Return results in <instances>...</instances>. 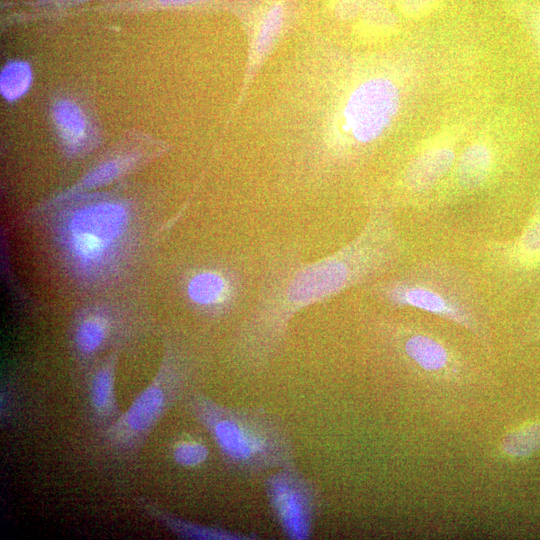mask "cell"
Masks as SVG:
<instances>
[{
	"label": "cell",
	"instance_id": "30bf717a",
	"mask_svg": "<svg viewBox=\"0 0 540 540\" xmlns=\"http://www.w3.org/2000/svg\"><path fill=\"white\" fill-rule=\"evenodd\" d=\"M116 363L113 353L93 370L87 382L88 410L92 421L103 430L122 413L116 396Z\"/></svg>",
	"mask_w": 540,
	"mask_h": 540
},
{
	"label": "cell",
	"instance_id": "2e32d148",
	"mask_svg": "<svg viewBox=\"0 0 540 540\" xmlns=\"http://www.w3.org/2000/svg\"><path fill=\"white\" fill-rule=\"evenodd\" d=\"M491 165L492 155L487 146L479 143L469 146L457 163L459 184L465 189L480 187L487 180Z\"/></svg>",
	"mask_w": 540,
	"mask_h": 540
},
{
	"label": "cell",
	"instance_id": "ffe728a7",
	"mask_svg": "<svg viewBox=\"0 0 540 540\" xmlns=\"http://www.w3.org/2000/svg\"><path fill=\"white\" fill-rule=\"evenodd\" d=\"M132 163V157H118L106 160L93 167L81 179L79 188L94 189L107 185L120 177Z\"/></svg>",
	"mask_w": 540,
	"mask_h": 540
},
{
	"label": "cell",
	"instance_id": "8fae6325",
	"mask_svg": "<svg viewBox=\"0 0 540 540\" xmlns=\"http://www.w3.org/2000/svg\"><path fill=\"white\" fill-rule=\"evenodd\" d=\"M454 159L455 154L448 147L431 148L420 153L405 171L407 188L416 193L430 190L451 169Z\"/></svg>",
	"mask_w": 540,
	"mask_h": 540
},
{
	"label": "cell",
	"instance_id": "d4e9b609",
	"mask_svg": "<svg viewBox=\"0 0 540 540\" xmlns=\"http://www.w3.org/2000/svg\"><path fill=\"white\" fill-rule=\"evenodd\" d=\"M531 19L533 21V27L535 28V30H537L540 36V11H534Z\"/></svg>",
	"mask_w": 540,
	"mask_h": 540
},
{
	"label": "cell",
	"instance_id": "5bb4252c",
	"mask_svg": "<svg viewBox=\"0 0 540 540\" xmlns=\"http://www.w3.org/2000/svg\"><path fill=\"white\" fill-rule=\"evenodd\" d=\"M402 348L405 355L424 370H440L450 361L448 349L429 334H408Z\"/></svg>",
	"mask_w": 540,
	"mask_h": 540
},
{
	"label": "cell",
	"instance_id": "8992f818",
	"mask_svg": "<svg viewBox=\"0 0 540 540\" xmlns=\"http://www.w3.org/2000/svg\"><path fill=\"white\" fill-rule=\"evenodd\" d=\"M269 508L290 540H308L320 512V496L295 463L280 467L264 480Z\"/></svg>",
	"mask_w": 540,
	"mask_h": 540
},
{
	"label": "cell",
	"instance_id": "ba28073f",
	"mask_svg": "<svg viewBox=\"0 0 540 540\" xmlns=\"http://www.w3.org/2000/svg\"><path fill=\"white\" fill-rule=\"evenodd\" d=\"M247 274L230 267H206L186 280L188 302L200 313L212 317L233 311L248 293Z\"/></svg>",
	"mask_w": 540,
	"mask_h": 540
},
{
	"label": "cell",
	"instance_id": "6da1fadb",
	"mask_svg": "<svg viewBox=\"0 0 540 540\" xmlns=\"http://www.w3.org/2000/svg\"><path fill=\"white\" fill-rule=\"evenodd\" d=\"M407 246L386 202L370 205L361 230L333 253L305 262L298 248L278 246L265 254L254 302L234 335V353L245 368L270 364L289 323L301 310L362 287L407 262Z\"/></svg>",
	"mask_w": 540,
	"mask_h": 540
},
{
	"label": "cell",
	"instance_id": "4fadbf2b",
	"mask_svg": "<svg viewBox=\"0 0 540 540\" xmlns=\"http://www.w3.org/2000/svg\"><path fill=\"white\" fill-rule=\"evenodd\" d=\"M255 49L261 55L277 38L289 15V0L257 1Z\"/></svg>",
	"mask_w": 540,
	"mask_h": 540
},
{
	"label": "cell",
	"instance_id": "7c38bea8",
	"mask_svg": "<svg viewBox=\"0 0 540 540\" xmlns=\"http://www.w3.org/2000/svg\"><path fill=\"white\" fill-rule=\"evenodd\" d=\"M141 507L151 518L181 539L193 540H250L256 539L253 534H242L218 526L201 525L184 520L149 501L140 500Z\"/></svg>",
	"mask_w": 540,
	"mask_h": 540
},
{
	"label": "cell",
	"instance_id": "603a6c76",
	"mask_svg": "<svg viewBox=\"0 0 540 540\" xmlns=\"http://www.w3.org/2000/svg\"><path fill=\"white\" fill-rule=\"evenodd\" d=\"M101 1V0H35L31 3V6L35 10L40 11H64L71 7H75L80 4Z\"/></svg>",
	"mask_w": 540,
	"mask_h": 540
},
{
	"label": "cell",
	"instance_id": "44dd1931",
	"mask_svg": "<svg viewBox=\"0 0 540 540\" xmlns=\"http://www.w3.org/2000/svg\"><path fill=\"white\" fill-rule=\"evenodd\" d=\"M504 451L512 456H528L540 449V424L525 426L509 434L503 442Z\"/></svg>",
	"mask_w": 540,
	"mask_h": 540
},
{
	"label": "cell",
	"instance_id": "52a82bcc",
	"mask_svg": "<svg viewBox=\"0 0 540 540\" xmlns=\"http://www.w3.org/2000/svg\"><path fill=\"white\" fill-rule=\"evenodd\" d=\"M398 108L399 92L391 81L368 80L351 94L346 104L347 128L357 142H372L388 127Z\"/></svg>",
	"mask_w": 540,
	"mask_h": 540
},
{
	"label": "cell",
	"instance_id": "277c9868",
	"mask_svg": "<svg viewBox=\"0 0 540 540\" xmlns=\"http://www.w3.org/2000/svg\"><path fill=\"white\" fill-rule=\"evenodd\" d=\"M184 360L171 351L166 354L155 377L133 400L126 411L106 429L102 439L116 453L139 449L158 421L174 405L188 381Z\"/></svg>",
	"mask_w": 540,
	"mask_h": 540
},
{
	"label": "cell",
	"instance_id": "7402d4cb",
	"mask_svg": "<svg viewBox=\"0 0 540 540\" xmlns=\"http://www.w3.org/2000/svg\"><path fill=\"white\" fill-rule=\"evenodd\" d=\"M174 461L186 468L203 464L208 456V447L200 441L189 439L178 441L172 450Z\"/></svg>",
	"mask_w": 540,
	"mask_h": 540
},
{
	"label": "cell",
	"instance_id": "ac0fdd59",
	"mask_svg": "<svg viewBox=\"0 0 540 540\" xmlns=\"http://www.w3.org/2000/svg\"><path fill=\"white\" fill-rule=\"evenodd\" d=\"M32 80V69L27 61L11 60L1 70L0 93L6 101H16L28 92Z\"/></svg>",
	"mask_w": 540,
	"mask_h": 540
},
{
	"label": "cell",
	"instance_id": "7a4b0ae2",
	"mask_svg": "<svg viewBox=\"0 0 540 540\" xmlns=\"http://www.w3.org/2000/svg\"><path fill=\"white\" fill-rule=\"evenodd\" d=\"M394 308H413L452 321L486 339V305L472 274L443 258L404 264L363 288Z\"/></svg>",
	"mask_w": 540,
	"mask_h": 540
},
{
	"label": "cell",
	"instance_id": "d6986e66",
	"mask_svg": "<svg viewBox=\"0 0 540 540\" xmlns=\"http://www.w3.org/2000/svg\"><path fill=\"white\" fill-rule=\"evenodd\" d=\"M222 0H123L97 7L98 11L147 12L156 10L189 9L207 6Z\"/></svg>",
	"mask_w": 540,
	"mask_h": 540
},
{
	"label": "cell",
	"instance_id": "cb8c5ba5",
	"mask_svg": "<svg viewBox=\"0 0 540 540\" xmlns=\"http://www.w3.org/2000/svg\"><path fill=\"white\" fill-rule=\"evenodd\" d=\"M439 0H401L403 13L412 18H419L429 13Z\"/></svg>",
	"mask_w": 540,
	"mask_h": 540
},
{
	"label": "cell",
	"instance_id": "5b68a950",
	"mask_svg": "<svg viewBox=\"0 0 540 540\" xmlns=\"http://www.w3.org/2000/svg\"><path fill=\"white\" fill-rule=\"evenodd\" d=\"M129 223L127 208L101 201L74 209L63 225L62 240L69 257L82 272L91 274L112 257Z\"/></svg>",
	"mask_w": 540,
	"mask_h": 540
},
{
	"label": "cell",
	"instance_id": "9c48e42d",
	"mask_svg": "<svg viewBox=\"0 0 540 540\" xmlns=\"http://www.w3.org/2000/svg\"><path fill=\"white\" fill-rule=\"evenodd\" d=\"M50 116L61 146L69 156L83 153L92 144L93 129L84 107L70 96L52 101Z\"/></svg>",
	"mask_w": 540,
	"mask_h": 540
},
{
	"label": "cell",
	"instance_id": "e0dca14e",
	"mask_svg": "<svg viewBox=\"0 0 540 540\" xmlns=\"http://www.w3.org/2000/svg\"><path fill=\"white\" fill-rule=\"evenodd\" d=\"M512 261L523 266L540 265V213L509 246L503 247Z\"/></svg>",
	"mask_w": 540,
	"mask_h": 540
},
{
	"label": "cell",
	"instance_id": "9a60e30c",
	"mask_svg": "<svg viewBox=\"0 0 540 540\" xmlns=\"http://www.w3.org/2000/svg\"><path fill=\"white\" fill-rule=\"evenodd\" d=\"M111 324L100 313H91L80 318L73 330V343L76 352L83 358L98 353L107 342Z\"/></svg>",
	"mask_w": 540,
	"mask_h": 540
},
{
	"label": "cell",
	"instance_id": "3957f363",
	"mask_svg": "<svg viewBox=\"0 0 540 540\" xmlns=\"http://www.w3.org/2000/svg\"><path fill=\"white\" fill-rule=\"evenodd\" d=\"M189 407L231 469L255 475L295 463L292 438L279 417L226 406L201 393L190 397Z\"/></svg>",
	"mask_w": 540,
	"mask_h": 540
}]
</instances>
